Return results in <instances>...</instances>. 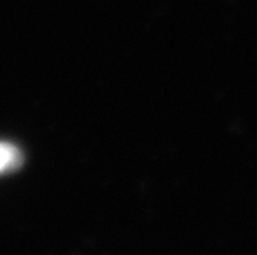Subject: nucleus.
<instances>
[{
    "label": "nucleus",
    "mask_w": 257,
    "mask_h": 255,
    "mask_svg": "<svg viewBox=\"0 0 257 255\" xmlns=\"http://www.w3.org/2000/svg\"><path fill=\"white\" fill-rule=\"evenodd\" d=\"M20 161L19 151L7 143H0V172H4L10 168H16Z\"/></svg>",
    "instance_id": "1"
}]
</instances>
